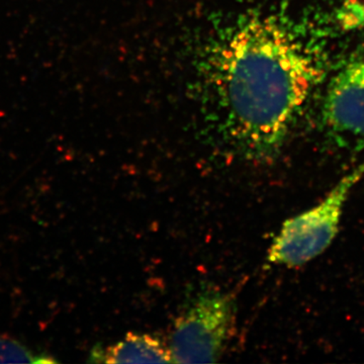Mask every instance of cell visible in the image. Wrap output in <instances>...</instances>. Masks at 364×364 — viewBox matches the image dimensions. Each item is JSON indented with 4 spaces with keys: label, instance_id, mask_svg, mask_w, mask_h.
<instances>
[{
    "label": "cell",
    "instance_id": "obj_1",
    "mask_svg": "<svg viewBox=\"0 0 364 364\" xmlns=\"http://www.w3.org/2000/svg\"><path fill=\"white\" fill-rule=\"evenodd\" d=\"M318 74L301 43L272 18H248L224 33L205 79L230 147L251 161L274 158Z\"/></svg>",
    "mask_w": 364,
    "mask_h": 364
},
{
    "label": "cell",
    "instance_id": "obj_2",
    "mask_svg": "<svg viewBox=\"0 0 364 364\" xmlns=\"http://www.w3.org/2000/svg\"><path fill=\"white\" fill-rule=\"evenodd\" d=\"M363 176L364 162L342 177L322 202L284 222L270 246L268 261L294 268L324 253L338 234L352 189Z\"/></svg>",
    "mask_w": 364,
    "mask_h": 364
},
{
    "label": "cell",
    "instance_id": "obj_3",
    "mask_svg": "<svg viewBox=\"0 0 364 364\" xmlns=\"http://www.w3.org/2000/svg\"><path fill=\"white\" fill-rule=\"evenodd\" d=\"M235 301L219 289L196 294L177 318L170 340L173 363H215L233 331Z\"/></svg>",
    "mask_w": 364,
    "mask_h": 364
},
{
    "label": "cell",
    "instance_id": "obj_4",
    "mask_svg": "<svg viewBox=\"0 0 364 364\" xmlns=\"http://www.w3.org/2000/svg\"><path fill=\"white\" fill-rule=\"evenodd\" d=\"M322 112L326 135L337 147L364 150V51L332 78Z\"/></svg>",
    "mask_w": 364,
    "mask_h": 364
},
{
    "label": "cell",
    "instance_id": "obj_5",
    "mask_svg": "<svg viewBox=\"0 0 364 364\" xmlns=\"http://www.w3.org/2000/svg\"><path fill=\"white\" fill-rule=\"evenodd\" d=\"M91 361L105 363H173L169 346L150 334H128L107 348H97Z\"/></svg>",
    "mask_w": 364,
    "mask_h": 364
},
{
    "label": "cell",
    "instance_id": "obj_6",
    "mask_svg": "<svg viewBox=\"0 0 364 364\" xmlns=\"http://www.w3.org/2000/svg\"><path fill=\"white\" fill-rule=\"evenodd\" d=\"M49 358L35 355L32 351L16 340L0 337V363H52Z\"/></svg>",
    "mask_w": 364,
    "mask_h": 364
},
{
    "label": "cell",
    "instance_id": "obj_7",
    "mask_svg": "<svg viewBox=\"0 0 364 364\" xmlns=\"http://www.w3.org/2000/svg\"><path fill=\"white\" fill-rule=\"evenodd\" d=\"M339 18L345 28H358L364 23V6L358 1L350 0L342 7Z\"/></svg>",
    "mask_w": 364,
    "mask_h": 364
}]
</instances>
